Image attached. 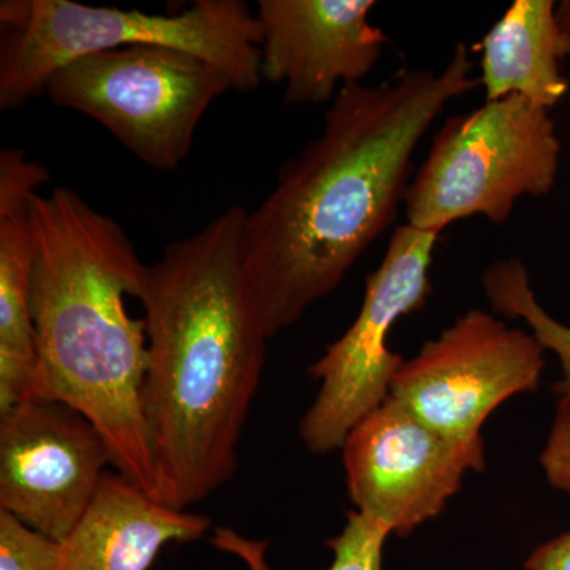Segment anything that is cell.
I'll return each instance as SVG.
<instances>
[{
    "instance_id": "15",
    "label": "cell",
    "mask_w": 570,
    "mask_h": 570,
    "mask_svg": "<svg viewBox=\"0 0 570 570\" xmlns=\"http://www.w3.org/2000/svg\"><path fill=\"white\" fill-rule=\"evenodd\" d=\"M482 284L494 313L521 318L543 348L558 356L561 377L553 385V392L558 403H570V326L543 309L519 258H502L491 264L483 273Z\"/></svg>"
},
{
    "instance_id": "8",
    "label": "cell",
    "mask_w": 570,
    "mask_h": 570,
    "mask_svg": "<svg viewBox=\"0 0 570 570\" xmlns=\"http://www.w3.org/2000/svg\"><path fill=\"white\" fill-rule=\"evenodd\" d=\"M543 367L546 348L531 332L471 309L404 360L390 396L444 436L478 444L487 419L538 389Z\"/></svg>"
},
{
    "instance_id": "7",
    "label": "cell",
    "mask_w": 570,
    "mask_h": 570,
    "mask_svg": "<svg viewBox=\"0 0 570 570\" xmlns=\"http://www.w3.org/2000/svg\"><path fill=\"white\" fill-rule=\"evenodd\" d=\"M438 238L409 224L397 227L381 265L367 276L354 324L309 366V376L321 382L298 428L309 452L343 449L351 431L390 396L404 363L389 346L390 333L397 321L426 305Z\"/></svg>"
},
{
    "instance_id": "17",
    "label": "cell",
    "mask_w": 570,
    "mask_h": 570,
    "mask_svg": "<svg viewBox=\"0 0 570 570\" xmlns=\"http://www.w3.org/2000/svg\"><path fill=\"white\" fill-rule=\"evenodd\" d=\"M61 542L0 510V570H59Z\"/></svg>"
},
{
    "instance_id": "18",
    "label": "cell",
    "mask_w": 570,
    "mask_h": 570,
    "mask_svg": "<svg viewBox=\"0 0 570 570\" xmlns=\"http://www.w3.org/2000/svg\"><path fill=\"white\" fill-rule=\"evenodd\" d=\"M540 466L554 490L570 493V403H558Z\"/></svg>"
},
{
    "instance_id": "19",
    "label": "cell",
    "mask_w": 570,
    "mask_h": 570,
    "mask_svg": "<svg viewBox=\"0 0 570 570\" xmlns=\"http://www.w3.org/2000/svg\"><path fill=\"white\" fill-rule=\"evenodd\" d=\"M527 570H570V531L540 543L524 561Z\"/></svg>"
},
{
    "instance_id": "12",
    "label": "cell",
    "mask_w": 570,
    "mask_h": 570,
    "mask_svg": "<svg viewBox=\"0 0 570 570\" xmlns=\"http://www.w3.org/2000/svg\"><path fill=\"white\" fill-rule=\"evenodd\" d=\"M48 179V168L22 149L0 153V415L32 396L39 366L31 202Z\"/></svg>"
},
{
    "instance_id": "6",
    "label": "cell",
    "mask_w": 570,
    "mask_h": 570,
    "mask_svg": "<svg viewBox=\"0 0 570 570\" xmlns=\"http://www.w3.org/2000/svg\"><path fill=\"white\" fill-rule=\"evenodd\" d=\"M232 89L214 63L142 45L75 59L52 75L45 92L58 107L102 124L142 164L174 171L205 112Z\"/></svg>"
},
{
    "instance_id": "2",
    "label": "cell",
    "mask_w": 570,
    "mask_h": 570,
    "mask_svg": "<svg viewBox=\"0 0 570 570\" xmlns=\"http://www.w3.org/2000/svg\"><path fill=\"white\" fill-rule=\"evenodd\" d=\"M247 209L234 205L146 268L142 415L154 499L187 510L234 478L268 337L245 272Z\"/></svg>"
},
{
    "instance_id": "14",
    "label": "cell",
    "mask_w": 570,
    "mask_h": 570,
    "mask_svg": "<svg viewBox=\"0 0 570 570\" xmlns=\"http://www.w3.org/2000/svg\"><path fill=\"white\" fill-rule=\"evenodd\" d=\"M551 0H515L480 43V86L487 102L517 96L550 111L568 96L561 63L570 33L558 24Z\"/></svg>"
},
{
    "instance_id": "4",
    "label": "cell",
    "mask_w": 570,
    "mask_h": 570,
    "mask_svg": "<svg viewBox=\"0 0 570 570\" xmlns=\"http://www.w3.org/2000/svg\"><path fill=\"white\" fill-rule=\"evenodd\" d=\"M0 110L20 108L45 94L62 66L119 48H175L214 63L235 91L262 80V29L243 0H197L178 14L94 7L73 0L0 3Z\"/></svg>"
},
{
    "instance_id": "10",
    "label": "cell",
    "mask_w": 570,
    "mask_h": 570,
    "mask_svg": "<svg viewBox=\"0 0 570 570\" xmlns=\"http://www.w3.org/2000/svg\"><path fill=\"white\" fill-rule=\"evenodd\" d=\"M112 466L110 448L85 415L31 396L0 415V510L62 542Z\"/></svg>"
},
{
    "instance_id": "5",
    "label": "cell",
    "mask_w": 570,
    "mask_h": 570,
    "mask_svg": "<svg viewBox=\"0 0 570 570\" xmlns=\"http://www.w3.org/2000/svg\"><path fill=\"white\" fill-rule=\"evenodd\" d=\"M560 159L550 111L517 96L485 100L434 137L404 193L407 224L438 235L472 216L504 224L520 198L551 193Z\"/></svg>"
},
{
    "instance_id": "11",
    "label": "cell",
    "mask_w": 570,
    "mask_h": 570,
    "mask_svg": "<svg viewBox=\"0 0 570 570\" xmlns=\"http://www.w3.org/2000/svg\"><path fill=\"white\" fill-rule=\"evenodd\" d=\"M262 77L284 88V104L333 102L362 82L389 37L370 22L373 0H261Z\"/></svg>"
},
{
    "instance_id": "1",
    "label": "cell",
    "mask_w": 570,
    "mask_h": 570,
    "mask_svg": "<svg viewBox=\"0 0 570 570\" xmlns=\"http://www.w3.org/2000/svg\"><path fill=\"white\" fill-rule=\"evenodd\" d=\"M466 45L444 69H404L377 86L344 85L324 130L281 167L245 224L247 287L268 340L343 283L392 225L412 156L452 100L480 86Z\"/></svg>"
},
{
    "instance_id": "9",
    "label": "cell",
    "mask_w": 570,
    "mask_h": 570,
    "mask_svg": "<svg viewBox=\"0 0 570 570\" xmlns=\"http://www.w3.org/2000/svg\"><path fill=\"white\" fill-rule=\"evenodd\" d=\"M355 510L406 538L444 512L469 471L485 469L483 442L444 436L389 396L343 445Z\"/></svg>"
},
{
    "instance_id": "3",
    "label": "cell",
    "mask_w": 570,
    "mask_h": 570,
    "mask_svg": "<svg viewBox=\"0 0 570 570\" xmlns=\"http://www.w3.org/2000/svg\"><path fill=\"white\" fill-rule=\"evenodd\" d=\"M31 214L39 355L32 396L85 415L107 441L112 468L154 498L142 415L148 335L126 307V296L140 295L148 265L121 225L70 187L33 195Z\"/></svg>"
},
{
    "instance_id": "13",
    "label": "cell",
    "mask_w": 570,
    "mask_h": 570,
    "mask_svg": "<svg viewBox=\"0 0 570 570\" xmlns=\"http://www.w3.org/2000/svg\"><path fill=\"white\" fill-rule=\"evenodd\" d=\"M208 517L149 497L118 471H108L80 523L61 542L59 570H148L171 542L204 538Z\"/></svg>"
},
{
    "instance_id": "20",
    "label": "cell",
    "mask_w": 570,
    "mask_h": 570,
    "mask_svg": "<svg viewBox=\"0 0 570 570\" xmlns=\"http://www.w3.org/2000/svg\"><path fill=\"white\" fill-rule=\"evenodd\" d=\"M554 14H557L558 24L570 33V0H562L558 3Z\"/></svg>"
},
{
    "instance_id": "16",
    "label": "cell",
    "mask_w": 570,
    "mask_h": 570,
    "mask_svg": "<svg viewBox=\"0 0 570 570\" xmlns=\"http://www.w3.org/2000/svg\"><path fill=\"white\" fill-rule=\"evenodd\" d=\"M390 534L392 532L381 521L352 510L347 513L343 531L326 542L333 550V562L325 570H384L382 554ZM212 543L216 549L239 558L247 570H269L266 540L247 539L230 528H216Z\"/></svg>"
}]
</instances>
